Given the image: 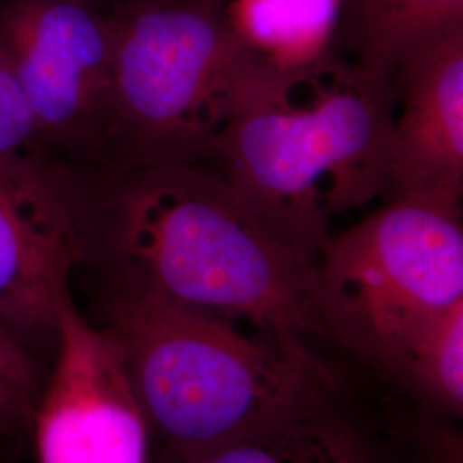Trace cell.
Instances as JSON below:
<instances>
[{
	"label": "cell",
	"instance_id": "9",
	"mask_svg": "<svg viewBox=\"0 0 463 463\" xmlns=\"http://www.w3.org/2000/svg\"><path fill=\"white\" fill-rule=\"evenodd\" d=\"M405 403L376 384L287 415L258 430L153 463H419Z\"/></svg>",
	"mask_w": 463,
	"mask_h": 463
},
{
	"label": "cell",
	"instance_id": "2",
	"mask_svg": "<svg viewBox=\"0 0 463 463\" xmlns=\"http://www.w3.org/2000/svg\"><path fill=\"white\" fill-rule=\"evenodd\" d=\"M395 110V81L336 50L302 71L256 57L206 165L266 231L316 263L333 218L384 196Z\"/></svg>",
	"mask_w": 463,
	"mask_h": 463
},
{
	"label": "cell",
	"instance_id": "3",
	"mask_svg": "<svg viewBox=\"0 0 463 463\" xmlns=\"http://www.w3.org/2000/svg\"><path fill=\"white\" fill-rule=\"evenodd\" d=\"M95 321L114 342L156 453H184L376 384L311 344L103 279Z\"/></svg>",
	"mask_w": 463,
	"mask_h": 463
},
{
	"label": "cell",
	"instance_id": "8",
	"mask_svg": "<svg viewBox=\"0 0 463 463\" xmlns=\"http://www.w3.org/2000/svg\"><path fill=\"white\" fill-rule=\"evenodd\" d=\"M81 265L57 164L33 155L0 165V321L47 364Z\"/></svg>",
	"mask_w": 463,
	"mask_h": 463
},
{
	"label": "cell",
	"instance_id": "12",
	"mask_svg": "<svg viewBox=\"0 0 463 463\" xmlns=\"http://www.w3.org/2000/svg\"><path fill=\"white\" fill-rule=\"evenodd\" d=\"M344 0H229L242 43L280 71L321 64L335 52Z\"/></svg>",
	"mask_w": 463,
	"mask_h": 463
},
{
	"label": "cell",
	"instance_id": "4",
	"mask_svg": "<svg viewBox=\"0 0 463 463\" xmlns=\"http://www.w3.org/2000/svg\"><path fill=\"white\" fill-rule=\"evenodd\" d=\"M316 266L335 352L402 398L411 365L463 298V204L381 199L331 233Z\"/></svg>",
	"mask_w": 463,
	"mask_h": 463
},
{
	"label": "cell",
	"instance_id": "1",
	"mask_svg": "<svg viewBox=\"0 0 463 463\" xmlns=\"http://www.w3.org/2000/svg\"><path fill=\"white\" fill-rule=\"evenodd\" d=\"M57 165L81 268L338 357L317 266L266 231L215 168Z\"/></svg>",
	"mask_w": 463,
	"mask_h": 463
},
{
	"label": "cell",
	"instance_id": "13",
	"mask_svg": "<svg viewBox=\"0 0 463 463\" xmlns=\"http://www.w3.org/2000/svg\"><path fill=\"white\" fill-rule=\"evenodd\" d=\"M402 398L424 414L463 428V298L411 365Z\"/></svg>",
	"mask_w": 463,
	"mask_h": 463
},
{
	"label": "cell",
	"instance_id": "10",
	"mask_svg": "<svg viewBox=\"0 0 463 463\" xmlns=\"http://www.w3.org/2000/svg\"><path fill=\"white\" fill-rule=\"evenodd\" d=\"M384 198L463 204V28L419 50L395 76Z\"/></svg>",
	"mask_w": 463,
	"mask_h": 463
},
{
	"label": "cell",
	"instance_id": "5",
	"mask_svg": "<svg viewBox=\"0 0 463 463\" xmlns=\"http://www.w3.org/2000/svg\"><path fill=\"white\" fill-rule=\"evenodd\" d=\"M258 55L229 0H124L99 168L208 164L235 90Z\"/></svg>",
	"mask_w": 463,
	"mask_h": 463
},
{
	"label": "cell",
	"instance_id": "15",
	"mask_svg": "<svg viewBox=\"0 0 463 463\" xmlns=\"http://www.w3.org/2000/svg\"><path fill=\"white\" fill-rule=\"evenodd\" d=\"M33 155H40L33 114L0 36V165Z\"/></svg>",
	"mask_w": 463,
	"mask_h": 463
},
{
	"label": "cell",
	"instance_id": "7",
	"mask_svg": "<svg viewBox=\"0 0 463 463\" xmlns=\"http://www.w3.org/2000/svg\"><path fill=\"white\" fill-rule=\"evenodd\" d=\"M34 463H153V434L114 342L76 300L30 420Z\"/></svg>",
	"mask_w": 463,
	"mask_h": 463
},
{
	"label": "cell",
	"instance_id": "16",
	"mask_svg": "<svg viewBox=\"0 0 463 463\" xmlns=\"http://www.w3.org/2000/svg\"><path fill=\"white\" fill-rule=\"evenodd\" d=\"M405 430L419 463H463V428L424 414L414 407L405 417Z\"/></svg>",
	"mask_w": 463,
	"mask_h": 463
},
{
	"label": "cell",
	"instance_id": "6",
	"mask_svg": "<svg viewBox=\"0 0 463 463\" xmlns=\"http://www.w3.org/2000/svg\"><path fill=\"white\" fill-rule=\"evenodd\" d=\"M0 36L50 162L99 166L116 38V5L99 0H2Z\"/></svg>",
	"mask_w": 463,
	"mask_h": 463
},
{
	"label": "cell",
	"instance_id": "14",
	"mask_svg": "<svg viewBox=\"0 0 463 463\" xmlns=\"http://www.w3.org/2000/svg\"><path fill=\"white\" fill-rule=\"evenodd\" d=\"M47 369L0 321V439L28 430Z\"/></svg>",
	"mask_w": 463,
	"mask_h": 463
},
{
	"label": "cell",
	"instance_id": "11",
	"mask_svg": "<svg viewBox=\"0 0 463 463\" xmlns=\"http://www.w3.org/2000/svg\"><path fill=\"white\" fill-rule=\"evenodd\" d=\"M463 28V0H344L335 50L393 80L419 50Z\"/></svg>",
	"mask_w": 463,
	"mask_h": 463
}]
</instances>
